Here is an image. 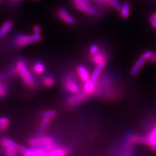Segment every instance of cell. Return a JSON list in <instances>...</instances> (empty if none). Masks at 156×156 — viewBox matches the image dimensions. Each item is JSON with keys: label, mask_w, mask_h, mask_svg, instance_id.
<instances>
[{"label": "cell", "mask_w": 156, "mask_h": 156, "mask_svg": "<svg viewBox=\"0 0 156 156\" xmlns=\"http://www.w3.org/2000/svg\"><path fill=\"white\" fill-rule=\"evenodd\" d=\"M0 85H1V82H0Z\"/></svg>", "instance_id": "obj_37"}, {"label": "cell", "mask_w": 156, "mask_h": 156, "mask_svg": "<svg viewBox=\"0 0 156 156\" xmlns=\"http://www.w3.org/2000/svg\"><path fill=\"white\" fill-rule=\"evenodd\" d=\"M150 63H152V64H154V63L156 62V52L154 53L153 57L150 59Z\"/></svg>", "instance_id": "obj_32"}, {"label": "cell", "mask_w": 156, "mask_h": 156, "mask_svg": "<svg viewBox=\"0 0 156 156\" xmlns=\"http://www.w3.org/2000/svg\"><path fill=\"white\" fill-rule=\"evenodd\" d=\"M72 3H82V4H86L89 5H90V2L89 0H71Z\"/></svg>", "instance_id": "obj_31"}, {"label": "cell", "mask_w": 156, "mask_h": 156, "mask_svg": "<svg viewBox=\"0 0 156 156\" xmlns=\"http://www.w3.org/2000/svg\"><path fill=\"white\" fill-rule=\"evenodd\" d=\"M100 1H104V0H100Z\"/></svg>", "instance_id": "obj_36"}, {"label": "cell", "mask_w": 156, "mask_h": 156, "mask_svg": "<svg viewBox=\"0 0 156 156\" xmlns=\"http://www.w3.org/2000/svg\"><path fill=\"white\" fill-rule=\"evenodd\" d=\"M56 16L58 19H60L65 22L68 18L70 16V14L65 8L59 7L56 11Z\"/></svg>", "instance_id": "obj_21"}, {"label": "cell", "mask_w": 156, "mask_h": 156, "mask_svg": "<svg viewBox=\"0 0 156 156\" xmlns=\"http://www.w3.org/2000/svg\"><path fill=\"white\" fill-rule=\"evenodd\" d=\"M33 34L37 35H41V27L38 25H35L33 27Z\"/></svg>", "instance_id": "obj_30"}, {"label": "cell", "mask_w": 156, "mask_h": 156, "mask_svg": "<svg viewBox=\"0 0 156 156\" xmlns=\"http://www.w3.org/2000/svg\"><path fill=\"white\" fill-rule=\"evenodd\" d=\"M42 37L41 35H27V34L20 33L14 37V45L16 48H23L27 45L31 44L33 43L40 42L42 41Z\"/></svg>", "instance_id": "obj_3"}, {"label": "cell", "mask_w": 156, "mask_h": 156, "mask_svg": "<svg viewBox=\"0 0 156 156\" xmlns=\"http://www.w3.org/2000/svg\"><path fill=\"white\" fill-rule=\"evenodd\" d=\"M40 116L42 117H47L53 119L57 116V112L55 110H45L42 111L40 113Z\"/></svg>", "instance_id": "obj_23"}, {"label": "cell", "mask_w": 156, "mask_h": 156, "mask_svg": "<svg viewBox=\"0 0 156 156\" xmlns=\"http://www.w3.org/2000/svg\"><path fill=\"white\" fill-rule=\"evenodd\" d=\"M3 150L5 152V156H19L20 155L18 151L13 148H4Z\"/></svg>", "instance_id": "obj_24"}, {"label": "cell", "mask_w": 156, "mask_h": 156, "mask_svg": "<svg viewBox=\"0 0 156 156\" xmlns=\"http://www.w3.org/2000/svg\"><path fill=\"white\" fill-rule=\"evenodd\" d=\"M7 94V88L6 85L1 83L0 85V98H3Z\"/></svg>", "instance_id": "obj_25"}, {"label": "cell", "mask_w": 156, "mask_h": 156, "mask_svg": "<svg viewBox=\"0 0 156 156\" xmlns=\"http://www.w3.org/2000/svg\"><path fill=\"white\" fill-rule=\"evenodd\" d=\"M76 72L78 78L83 83L90 79V74L88 68L83 65H79L76 68Z\"/></svg>", "instance_id": "obj_9"}, {"label": "cell", "mask_w": 156, "mask_h": 156, "mask_svg": "<svg viewBox=\"0 0 156 156\" xmlns=\"http://www.w3.org/2000/svg\"><path fill=\"white\" fill-rule=\"evenodd\" d=\"M10 124V120L5 116L0 117V131H5L8 128L9 125Z\"/></svg>", "instance_id": "obj_22"}, {"label": "cell", "mask_w": 156, "mask_h": 156, "mask_svg": "<svg viewBox=\"0 0 156 156\" xmlns=\"http://www.w3.org/2000/svg\"><path fill=\"white\" fill-rule=\"evenodd\" d=\"M146 58L140 55L135 62V64L133 65L132 68L130 70V74L132 76H135L136 74H138V73L140 72V70L142 69L143 67L144 66L145 63L146 62Z\"/></svg>", "instance_id": "obj_12"}, {"label": "cell", "mask_w": 156, "mask_h": 156, "mask_svg": "<svg viewBox=\"0 0 156 156\" xmlns=\"http://www.w3.org/2000/svg\"><path fill=\"white\" fill-rule=\"evenodd\" d=\"M46 70V66L42 61L37 60L34 62L32 65L31 70L34 74L37 76H41L44 73Z\"/></svg>", "instance_id": "obj_14"}, {"label": "cell", "mask_w": 156, "mask_h": 156, "mask_svg": "<svg viewBox=\"0 0 156 156\" xmlns=\"http://www.w3.org/2000/svg\"><path fill=\"white\" fill-rule=\"evenodd\" d=\"M13 27V22L9 20L5 22L0 27V38L4 37Z\"/></svg>", "instance_id": "obj_16"}, {"label": "cell", "mask_w": 156, "mask_h": 156, "mask_svg": "<svg viewBox=\"0 0 156 156\" xmlns=\"http://www.w3.org/2000/svg\"><path fill=\"white\" fill-rule=\"evenodd\" d=\"M52 119L50 118H47V117H42V120L38 128V134L42 135L45 132L46 128L50 124Z\"/></svg>", "instance_id": "obj_18"}, {"label": "cell", "mask_w": 156, "mask_h": 156, "mask_svg": "<svg viewBox=\"0 0 156 156\" xmlns=\"http://www.w3.org/2000/svg\"><path fill=\"white\" fill-rule=\"evenodd\" d=\"M106 63H101V64L96 65L95 68H94L93 71L90 74V79L93 81L94 83L96 85L99 79L100 78L102 72L104 70L105 67Z\"/></svg>", "instance_id": "obj_11"}, {"label": "cell", "mask_w": 156, "mask_h": 156, "mask_svg": "<svg viewBox=\"0 0 156 156\" xmlns=\"http://www.w3.org/2000/svg\"><path fill=\"white\" fill-rule=\"evenodd\" d=\"M154 54V52L152 50H146L143 53V54L141 55L143 57H144L146 60H150L151 58L153 57Z\"/></svg>", "instance_id": "obj_28"}, {"label": "cell", "mask_w": 156, "mask_h": 156, "mask_svg": "<svg viewBox=\"0 0 156 156\" xmlns=\"http://www.w3.org/2000/svg\"><path fill=\"white\" fill-rule=\"evenodd\" d=\"M89 60L96 65L101 63H107V53L105 50L100 49V50L95 54L89 55Z\"/></svg>", "instance_id": "obj_7"}, {"label": "cell", "mask_w": 156, "mask_h": 156, "mask_svg": "<svg viewBox=\"0 0 156 156\" xmlns=\"http://www.w3.org/2000/svg\"><path fill=\"white\" fill-rule=\"evenodd\" d=\"M100 50V48L99 46L95 44H93L90 45L89 47V55L95 54V53H98Z\"/></svg>", "instance_id": "obj_27"}, {"label": "cell", "mask_w": 156, "mask_h": 156, "mask_svg": "<svg viewBox=\"0 0 156 156\" xmlns=\"http://www.w3.org/2000/svg\"><path fill=\"white\" fill-rule=\"evenodd\" d=\"M1 145L2 148H13L18 151L20 147V144H19L15 141H14L12 139L8 138V137H4L1 140Z\"/></svg>", "instance_id": "obj_15"}, {"label": "cell", "mask_w": 156, "mask_h": 156, "mask_svg": "<svg viewBox=\"0 0 156 156\" xmlns=\"http://www.w3.org/2000/svg\"><path fill=\"white\" fill-rule=\"evenodd\" d=\"M72 5L78 11L87 14H90V15L96 16L99 14V12L97 9L94 7H92L89 5L82 3H72Z\"/></svg>", "instance_id": "obj_8"}, {"label": "cell", "mask_w": 156, "mask_h": 156, "mask_svg": "<svg viewBox=\"0 0 156 156\" xmlns=\"http://www.w3.org/2000/svg\"><path fill=\"white\" fill-rule=\"evenodd\" d=\"M130 5L128 2H124L121 5V8L120 11V14L122 18H128L130 14Z\"/></svg>", "instance_id": "obj_20"}, {"label": "cell", "mask_w": 156, "mask_h": 156, "mask_svg": "<svg viewBox=\"0 0 156 156\" xmlns=\"http://www.w3.org/2000/svg\"><path fill=\"white\" fill-rule=\"evenodd\" d=\"M150 22L152 27L154 29H156V17L155 16L154 13L152 14H151L150 16Z\"/></svg>", "instance_id": "obj_29"}, {"label": "cell", "mask_w": 156, "mask_h": 156, "mask_svg": "<svg viewBox=\"0 0 156 156\" xmlns=\"http://www.w3.org/2000/svg\"><path fill=\"white\" fill-rule=\"evenodd\" d=\"M41 84L46 88H51L55 85V79L50 74L43 76L41 78Z\"/></svg>", "instance_id": "obj_17"}, {"label": "cell", "mask_w": 156, "mask_h": 156, "mask_svg": "<svg viewBox=\"0 0 156 156\" xmlns=\"http://www.w3.org/2000/svg\"><path fill=\"white\" fill-rule=\"evenodd\" d=\"M30 156H49V151L44 147H30Z\"/></svg>", "instance_id": "obj_19"}, {"label": "cell", "mask_w": 156, "mask_h": 156, "mask_svg": "<svg viewBox=\"0 0 156 156\" xmlns=\"http://www.w3.org/2000/svg\"><path fill=\"white\" fill-rule=\"evenodd\" d=\"M70 150L67 146L57 145L49 152V156H68Z\"/></svg>", "instance_id": "obj_10"}, {"label": "cell", "mask_w": 156, "mask_h": 156, "mask_svg": "<svg viewBox=\"0 0 156 156\" xmlns=\"http://www.w3.org/2000/svg\"><path fill=\"white\" fill-rule=\"evenodd\" d=\"M14 66L16 69L17 74L21 78L23 84L29 89H36V81L25 61L22 59H19L15 62Z\"/></svg>", "instance_id": "obj_1"}, {"label": "cell", "mask_w": 156, "mask_h": 156, "mask_svg": "<svg viewBox=\"0 0 156 156\" xmlns=\"http://www.w3.org/2000/svg\"><path fill=\"white\" fill-rule=\"evenodd\" d=\"M109 5H110L111 6L113 7L116 11L120 12V8H121V5L119 3L118 0H110L109 2Z\"/></svg>", "instance_id": "obj_26"}, {"label": "cell", "mask_w": 156, "mask_h": 156, "mask_svg": "<svg viewBox=\"0 0 156 156\" xmlns=\"http://www.w3.org/2000/svg\"><path fill=\"white\" fill-rule=\"evenodd\" d=\"M154 15H155V16L156 17V12H154Z\"/></svg>", "instance_id": "obj_34"}, {"label": "cell", "mask_w": 156, "mask_h": 156, "mask_svg": "<svg viewBox=\"0 0 156 156\" xmlns=\"http://www.w3.org/2000/svg\"><path fill=\"white\" fill-rule=\"evenodd\" d=\"M34 1H38V0H34Z\"/></svg>", "instance_id": "obj_35"}, {"label": "cell", "mask_w": 156, "mask_h": 156, "mask_svg": "<svg viewBox=\"0 0 156 156\" xmlns=\"http://www.w3.org/2000/svg\"><path fill=\"white\" fill-rule=\"evenodd\" d=\"M90 96L87 94L85 92L83 91L81 89V90L77 92V93L72 94L69 98H68L66 104L68 107H73L78 105L79 104H81L82 103L89 98Z\"/></svg>", "instance_id": "obj_6"}, {"label": "cell", "mask_w": 156, "mask_h": 156, "mask_svg": "<svg viewBox=\"0 0 156 156\" xmlns=\"http://www.w3.org/2000/svg\"><path fill=\"white\" fill-rule=\"evenodd\" d=\"M62 87L63 89L71 94L77 93L81 90L79 84L71 75H68L63 79Z\"/></svg>", "instance_id": "obj_5"}, {"label": "cell", "mask_w": 156, "mask_h": 156, "mask_svg": "<svg viewBox=\"0 0 156 156\" xmlns=\"http://www.w3.org/2000/svg\"><path fill=\"white\" fill-rule=\"evenodd\" d=\"M146 131L147 133L145 135L147 139V146L153 152L156 153V120L149 123Z\"/></svg>", "instance_id": "obj_4"}, {"label": "cell", "mask_w": 156, "mask_h": 156, "mask_svg": "<svg viewBox=\"0 0 156 156\" xmlns=\"http://www.w3.org/2000/svg\"><path fill=\"white\" fill-rule=\"evenodd\" d=\"M96 85L91 80V79H89L87 81L83 82L81 90L85 92V93L89 96H94V94L96 90Z\"/></svg>", "instance_id": "obj_13"}, {"label": "cell", "mask_w": 156, "mask_h": 156, "mask_svg": "<svg viewBox=\"0 0 156 156\" xmlns=\"http://www.w3.org/2000/svg\"><path fill=\"white\" fill-rule=\"evenodd\" d=\"M9 1L12 4H16V3H19L24 1V0H9Z\"/></svg>", "instance_id": "obj_33"}, {"label": "cell", "mask_w": 156, "mask_h": 156, "mask_svg": "<svg viewBox=\"0 0 156 156\" xmlns=\"http://www.w3.org/2000/svg\"><path fill=\"white\" fill-rule=\"evenodd\" d=\"M28 144L30 147H44L49 152L58 145L52 136L43 135L31 136L28 140Z\"/></svg>", "instance_id": "obj_2"}]
</instances>
